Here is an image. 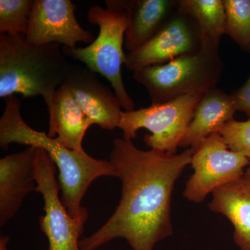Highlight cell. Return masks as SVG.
Wrapping results in <instances>:
<instances>
[{"label": "cell", "mask_w": 250, "mask_h": 250, "mask_svg": "<svg viewBox=\"0 0 250 250\" xmlns=\"http://www.w3.org/2000/svg\"><path fill=\"white\" fill-rule=\"evenodd\" d=\"M106 8L90 7L87 13L88 22L100 27L96 39L84 47H62L67 57L83 62L87 68L104 77L111 83L122 108L135 110V103L125 88L122 65L125 35L128 24L127 11L124 0H106Z\"/></svg>", "instance_id": "cell-4"}, {"label": "cell", "mask_w": 250, "mask_h": 250, "mask_svg": "<svg viewBox=\"0 0 250 250\" xmlns=\"http://www.w3.org/2000/svg\"><path fill=\"white\" fill-rule=\"evenodd\" d=\"M34 0H0V34L27 35Z\"/></svg>", "instance_id": "cell-18"}, {"label": "cell", "mask_w": 250, "mask_h": 250, "mask_svg": "<svg viewBox=\"0 0 250 250\" xmlns=\"http://www.w3.org/2000/svg\"><path fill=\"white\" fill-rule=\"evenodd\" d=\"M47 111L49 137L72 150L83 151L82 142L92 124L66 87L57 88Z\"/></svg>", "instance_id": "cell-13"}, {"label": "cell", "mask_w": 250, "mask_h": 250, "mask_svg": "<svg viewBox=\"0 0 250 250\" xmlns=\"http://www.w3.org/2000/svg\"><path fill=\"white\" fill-rule=\"evenodd\" d=\"M203 95L191 94L147 108L122 112L118 128L123 131V139L132 141L136 139L138 131L145 128L152 133L144 137L148 147L168 154H177V148Z\"/></svg>", "instance_id": "cell-6"}, {"label": "cell", "mask_w": 250, "mask_h": 250, "mask_svg": "<svg viewBox=\"0 0 250 250\" xmlns=\"http://www.w3.org/2000/svg\"><path fill=\"white\" fill-rule=\"evenodd\" d=\"M128 24L125 46L134 52L151 40L170 19L178 1L172 0H124Z\"/></svg>", "instance_id": "cell-16"}, {"label": "cell", "mask_w": 250, "mask_h": 250, "mask_svg": "<svg viewBox=\"0 0 250 250\" xmlns=\"http://www.w3.org/2000/svg\"><path fill=\"white\" fill-rule=\"evenodd\" d=\"M201 47V36L195 19L177 6L175 14L151 40L125 54L124 64L134 72L194 53Z\"/></svg>", "instance_id": "cell-9"}, {"label": "cell", "mask_w": 250, "mask_h": 250, "mask_svg": "<svg viewBox=\"0 0 250 250\" xmlns=\"http://www.w3.org/2000/svg\"><path fill=\"white\" fill-rule=\"evenodd\" d=\"M245 176H246L247 178L249 179L250 180V165L248 166V168H247L246 173H245Z\"/></svg>", "instance_id": "cell-23"}, {"label": "cell", "mask_w": 250, "mask_h": 250, "mask_svg": "<svg viewBox=\"0 0 250 250\" xmlns=\"http://www.w3.org/2000/svg\"><path fill=\"white\" fill-rule=\"evenodd\" d=\"M226 32L243 48L250 50V0H223Z\"/></svg>", "instance_id": "cell-19"}, {"label": "cell", "mask_w": 250, "mask_h": 250, "mask_svg": "<svg viewBox=\"0 0 250 250\" xmlns=\"http://www.w3.org/2000/svg\"><path fill=\"white\" fill-rule=\"evenodd\" d=\"M57 166L42 148H37L36 159V192L42 195L45 215L41 216V231L47 237L49 250H80L81 236L86 221L69 214L62 198L56 177Z\"/></svg>", "instance_id": "cell-8"}, {"label": "cell", "mask_w": 250, "mask_h": 250, "mask_svg": "<svg viewBox=\"0 0 250 250\" xmlns=\"http://www.w3.org/2000/svg\"><path fill=\"white\" fill-rule=\"evenodd\" d=\"M223 69L218 49L202 46L194 53L134 72V78L146 88L152 104H158L191 94L205 95L215 88Z\"/></svg>", "instance_id": "cell-5"}, {"label": "cell", "mask_w": 250, "mask_h": 250, "mask_svg": "<svg viewBox=\"0 0 250 250\" xmlns=\"http://www.w3.org/2000/svg\"><path fill=\"white\" fill-rule=\"evenodd\" d=\"M70 90L92 125L104 129L118 127L122 107L115 93L100 81L96 73L82 65L72 64L62 84Z\"/></svg>", "instance_id": "cell-11"}, {"label": "cell", "mask_w": 250, "mask_h": 250, "mask_svg": "<svg viewBox=\"0 0 250 250\" xmlns=\"http://www.w3.org/2000/svg\"><path fill=\"white\" fill-rule=\"evenodd\" d=\"M4 111L0 118V147L6 150L12 143L42 148L59 171L58 181L62 204L69 214L77 220H88V211L82 202L95 179L116 177L109 161L95 159L84 150L77 152L49 137L43 131L33 129L21 115V100L17 97L5 99Z\"/></svg>", "instance_id": "cell-2"}, {"label": "cell", "mask_w": 250, "mask_h": 250, "mask_svg": "<svg viewBox=\"0 0 250 250\" xmlns=\"http://www.w3.org/2000/svg\"><path fill=\"white\" fill-rule=\"evenodd\" d=\"M236 111L230 95L216 87L206 93L197 104L193 118L179 147L194 151L210 135L233 120Z\"/></svg>", "instance_id": "cell-15"}, {"label": "cell", "mask_w": 250, "mask_h": 250, "mask_svg": "<svg viewBox=\"0 0 250 250\" xmlns=\"http://www.w3.org/2000/svg\"><path fill=\"white\" fill-rule=\"evenodd\" d=\"M37 148L0 159V227L4 228L21 208L28 194L36 191Z\"/></svg>", "instance_id": "cell-12"}, {"label": "cell", "mask_w": 250, "mask_h": 250, "mask_svg": "<svg viewBox=\"0 0 250 250\" xmlns=\"http://www.w3.org/2000/svg\"><path fill=\"white\" fill-rule=\"evenodd\" d=\"M194 150L171 154L141 150L132 141L116 139L109 161L122 182L121 198L111 216L91 235L81 238L80 250H96L123 238L133 250H154L173 234L171 203L174 184Z\"/></svg>", "instance_id": "cell-1"}, {"label": "cell", "mask_w": 250, "mask_h": 250, "mask_svg": "<svg viewBox=\"0 0 250 250\" xmlns=\"http://www.w3.org/2000/svg\"><path fill=\"white\" fill-rule=\"evenodd\" d=\"M10 241V237L1 235L0 236V250H9L8 249V244Z\"/></svg>", "instance_id": "cell-22"}, {"label": "cell", "mask_w": 250, "mask_h": 250, "mask_svg": "<svg viewBox=\"0 0 250 250\" xmlns=\"http://www.w3.org/2000/svg\"><path fill=\"white\" fill-rule=\"evenodd\" d=\"M178 7L195 19L202 46L218 49L226 32V12L223 0H182Z\"/></svg>", "instance_id": "cell-17"}, {"label": "cell", "mask_w": 250, "mask_h": 250, "mask_svg": "<svg viewBox=\"0 0 250 250\" xmlns=\"http://www.w3.org/2000/svg\"><path fill=\"white\" fill-rule=\"evenodd\" d=\"M208 207L232 224L233 241L240 250H250V179L244 175L215 189Z\"/></svg>", "instance_id": "cell-14"}, {"label": "cell", "mask_w": 250, "mask_h": 250, "mask_svg": "<svg viewBox=\"0 0 250 250\" xmlns=\"http://www.w3.org/2000/svg\"><path fill=\"white\" fill-rule=\"evenodd\" d=\"M76 8L71 0H34L26 39L34 45L57 43L70 48L80 42L91 43L94 34L77 22Z\"/></svg>", "instance_id": "cell-10"}, {"label": "cell", "mask_w": 250, "mask_h": 250, "mask_svg": "<svg viewBox=\"0 0 250 250\" xmlns=\"http://www.w3.org/2000/svg\"><path fill=\"white\" fill-rule=\"evenodd\" d=\"M230 96L236 111L244 112L250 118V75L246 83Z\"/></svg>", "instance_id": "cell-21"}, {"label": "cell", "mask_w": 250, "mask_h": 250, "mask_svg": "<svg viewBox=\"0 0 250 250\" xmlns=\"http://www.w3.org/2000/svg\"><path fill=\"white\" fill-rule=\"evenodd\" d=\"M61 45H34L23 35L0 34V98L41 96L50 106L72 63Z\"/></svg>", "instance_id": "cell-3"}, {"label": "cell", "mask_w": 250, "mask_h": 250, "mask_svg": "<svg viewBox=\"0 0 250 250\" xmlns=\"http://www.w3.org/2000/svg\"><path fill=\"white\" fill-rule=\"evenodd\" d=\"M218 133L229 149L240 153L250 161V118L243 122L233 119L224 125Z\"/></svg>", "instance_id": "cell-20"}, {"label": "cell", "mask_w": 250, "mask_h": 250, "mask_svg": "<svg viewBox=\"0 0 250 250\" xmlns=\"http://www.w3.org/2000/svg\"><path fill=\"white\" fill-rule=\"evenodd\" d=\"M229 149L221 135L215 133L194 151L190 163L194 172L184 191L187 200L202 203L215 189L245 175L250 161Z\"/></svg>", "instance_id": "cell-7"}]
</instances>
